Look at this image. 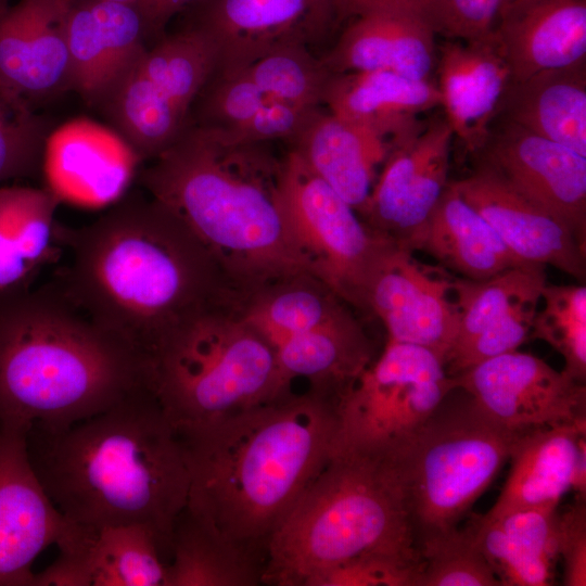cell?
Returning a JSON list of instances; mask_svg holds the SVG:
<instances>
[{
	"mask_svg": "<svg viewBox=\"0 0 586 586\" xmlns=\"http://www.w3.org/2000/svg\"><path fill=\"white\" fill-rule=\"evenodd\" d=\"M59 237L71 254L55 280L63 292L145 357L192 315L242 300L200 240L151 196L123 198L80 228L60 225Z\"/></svg>",
	"mask_w": 586,
	"mask_h": 586,
	"instance_id": "obj_1",
	"label": "cell"
},
{
	"mask_svg": "<svg viewBox=\"0 0 586 586\" xmlns=\"http://www.w3.org/2000/svg\"><path fill=\"white\" fill-rule=\"evenodd\" d=\"M177 432L190 473L186 507L267 561L273 533L337 446V398L290 392Z\"/></svg>",
	"mask_w": 586,
	"mask_h": 586,
	"instance_id": "obj_2",
	"label": "cell"
},
{
	"mask_svg": "<svg viewBox=\"0 0 586 586\" xmlns=\"http://www.w3.org/2000/svg\"><path fill=\"white\" fill-rule=\"evenodd\" d=\"M26 450L68 522L86 527L143 524L165 557L170 553L190 473L178 432L149 387L66 426L33 424Z\"/></svg>",
	"mask_w": 586,
	"mask_h": 586,
	"instance_id": "obj_3",
	"label": "cell"
},
{
	"mask_svg": "<svg viewBox=\"0 0 586 586\" xmlns=\"http://www.w3.org/2000/svg\"><path fill=\"white\" fill-rule=\"evenodd\" d=\"M282 161L269 142L189 120L139 175L150 196L191 230L243 301L271 283L310 275L279 203Z\"/></svg>",
	"mask_w": 586,
	"mask_h": 586,
	"instance_id": "obj_4",
	"label": "cell"
},
{
	"mask_svg": "<svg viewBox=\"0 0 586 586\" xmlns=\"http://www.w3.org/2000/svg\"><path fill=\"white\" fill-rule=\"evenodd\" d=\"M145 387L146 357L56 281L0 295V428L66 426Z\"/></svg>",
	"mask_w": 586,
	"mask_h": 586,
	"instance_id": "obj_5",
	"label": "cell"
},
{
	"mask_svg": "<svg viewBox=\"0 0 586 586\" xmlns=\"http://www.w3.org/2000/svg\"><path fill=\"white\" fill-rule=\"evenodd\" d=\"M369 553L421 563L392 458L337 444L273 533L263 585L308 586L322 572Z\"/></svg>",
	"mask_w": 586,
	"mask_h": 586,
	"instance_id": "obj_6",
	"label": "cell"
},
{
	"mask_svg": "<svg viewBox=\"0 0 586 586\" xmlns=\"http://www.w3.org/2000/svg\"><path fill=\"white\" fill-rule=\"evenodd\" d=\"M148 383L177 431L199 428L291 391L273 347L224 303L192 315L146 355Z\"/></svg>",
	"mask_w": 586,
	"mask_h": 586,
	"instance_id": "obj_7",
	"label": "cell"
},
{
	"mask_svg": "<svg viewBox=\"0 0 586 586\" xmlns=\"http://www.w3.org/2000/svg\"><path fill=\"white\" fill-rule=\"evenodd\" d=\"M460 390V388H459ZM444 398L422 426L387 454L397 470L419 540L456 527L509 460L514 434L462 390Z\"/></svg>",
	"mask_w": 586,
	"mask_h": 586,
	"instance_id": "obj_8",
	"label": "cell"
},
{
	"mask_svg": "<svg viewBox=\"0 0 586 586\" xmlns=\"http://www.w3.org/2000/svg\"><path fill=\"white\" fill-rule=\"evenodd\" d=\"M279 203L309 273L345 304L369 313L370 282L397 244L372 230L291 149L283 155Z\"/></svg>",
	"mask_w": 586,
	"mask_h": 586,
	"instance_id": "obj_9",
	"label": "cell"
},
{
	"mask_svg": "<svg viewBox=\"0 0 586 586\" xmlns=\"http://www.w3.org/2000/svg\"><path fill=\"white\" fill-rule=\"evenodd\" d=\"M454 388L435 353L387 340L382 353L337 398V444L391 454Z\"/></svg>",
	"mask_w": 586,
	"mask_h": 586,
	"instance_id": "obj_10",
	"label": "cell"
},
{
	"mask_svg": "<svg viewBox=\"0 0 586 586\" xmlns=\"http://www.w3.org/2000/svg\"><path fill=\"white\" fill-rule=\"evenodd\" d=\"M186 27L216 53L213 74L240 71L291 44L309 47L339 28L332 0H198Z\"/></svg>",
	"mask_w": 586,
	"mask_h": 586,
	"instance_id": "obj_11",
	"label": "cell"
},
{
	"mask_svg": "<svg viewBox=\"0 0 586 586\" xmlns=\"http://www.w3.org/2000/svg\"><path fill=\"white\" fill-rule=\"evenodd\" d=\"M451 378L455 388L514 434L586 420L585 383L531 353H505Z\"/></svg>",
	"mask_w": 586,
	"mask_h": 586,
	"instance_id": "obj_12",
	"label": "cell"
},
{
	"mask_svg": "<svg viewBox=\"0 0 586 586\" xmlns=\"http://www.w3.org/2000/svg\"><path fill=\"white\" fill-rule=\"evenodd\" d=\"M547 283L546 267L526 264L484 280L453 277L459 323L444 359L450 377L518 349L530 339Z\"/></svg>",
	"mask_w": 586,
	"mask_h": 586,
	"instance_id": "obj_13",
	"label": "cell"
},
{
	"mask_svg": "<svg viewBox=\"0 0 586 586\" xmlns=\"http://www.w3.org/2000/svg\"><path fill=\"white\" fill-rule=\"evenodd\" d=\"M454 132L445 117L391 144L360 214L375 232L406 249L448 182Z\"/></svg>",
	"mask_w": 586,
	"mask_h": 586,
	"instance_id": "obj_14",
	"label": "cell"
},
{
	"mask_svg": "<svg viewBox=\"0 0 586 586\" xmlns=\"http://www.w3.org/2000/svg\"><path fill=\"white\" fill-rule=\"evenodd\" d=\"M474 153L518 193L560 219L586 244V156L502 118Z\"/></svg>",
	"mask_w": 586,
	"mask_h": 586,
	"instance_id": "obj_15",
	"label": "cell"
},
{
	"mask_svg": "<svg viewBox=\"0 0 586 586\" xmlns=\"http://www.w3.org/2000/svg\"><path fill=\"white\" fill-rule=\"evenodd\" d=\"M453 277L394 246L381 260L368 290V311L384 324L387 340L418 345L444 359L458 330Z\"/></svg>",
	"mask_w": 586,
	"mask_h": 586,
	"instance_id": "obj_16",
	"label": "cell"
},
{
	"mask_svg": "<svg viewBox=\"0 0 586 586\" xmlns=\"http://www.w3.org/2000/svg\"><path fill=\"white\" fill-rule=\"evenodd\" d=\"M71 525L28 460L26 433L0 428V586H34L35 559Z\"/></svg>",
	"mask_w": 586,
	"mask_h": 586,
	"instance_id": "obj_17",
	"label": "cell"
},
{
	"mask_svg": "<svg viewBox=\"0 0 586 586\" xmlns=\"http://www.w3.org/2000/svg\"><path fill=\"white\" fill-rule=\"evenodd\" d=\"M69 0H18L0 10V85L31 107L71 90Z\"/></svg>",
	"mask_w": 586,
	"mask_h": 586,
	"instance_id": "obj_18",
	"label": "cell"
},
{
	"mask_svg": "<svg viewBox=\"0 0 586 586\" xmlns=\"http://www.w3.org/2000/svg\"><path fill=\"white\" fill-rule=\"evenodd\" d=\"M451 182L518 258L552 266L585 282V245L560 219L518 193L481 163L475 162L468 177Z\"/></svg>",
	"mask_w": 586,
	"mask_h": 586,
	"instance_id": "obj_19",
	"label": "cell"
},
{
	"mask_svg": "<svg viewBox=\"0 0 586 586\" xmlns=\"http://www.w3.org/2000/svg\"><path fill=\"white\" fill-rule=\"evenodd\" d=\"M140 163L112 128L77 118L48 135L42 173L61 202L101 207L122 199Z\"/></svg>",
	"mask_w": 586,
	"mask_h": 586,
	"instance_id": "obj_20",
	"label": "cell"
},
{
	"mask_svg": "<svg viewBox=\"0 0 586 586\" xmlns=\"http://www.w3.org/2000/svg\"><path fill=\"white\" fill-rule=\"evenodd\" d=\"M65 35L71 90L94 107L140 59L151 37L138 7L104 0H73Z\"/></svg>",
	"mask_w": 586,
	"mask_h": 586,
	"instance_id": "obj_21",
	"label": "cell"
},
{
	"mask_svg": "<svg viewBox=\"0 0 586 586\" xmlns=\"http://www.w3.org/2000/svg\"><path fill=\"white\" fill-rule=\"evenodd\" d=\"M435 72L445 119L469 153L485 143L512 81L495 33L476 40L445 41Z\"/></svg>",
	"mask_w": 586,
	"mask_h": 586,
	"instance_id": "obj_22",
	"label": "cell"
},
{
	"mask_svg": "<svg viewBox=\"0 0 586 586\" xmlns=\"http://www.w3.org/2000/svg\"><path fill=\"white\" fill-rule=\"evenodd\" d=\"M343 26L335 43L320 58L331 75L391 71L416 80H431L437 60L436 34L424 15L377 10Z\"/></svg>",
	"mask_w": 586,
	"mask_h": 586,
	"instance_id": "obj_23",
	"label": "cell"
},
{
	"mask_svg": "<svg viewBox=\"0 0 586 586\" xmlns=\"http://www.w3.org/2000/svg\"><path fill=\"white\" fill-rule=\"evenodd\" d=\"M494 33L511 82L551 68L586 63V0H514Z\"/></svg>",
	"mask_w": 586,
	"mask_h": 586,
	"instance_id": "obj_24",
	"label": "cell"
},
{
	"mask_svg": "<svg viewBox=\"0 0 586 586\" xmlns=\"http://www.w3.org/2000/svg\"><path fill=\"white\" fill-rule=\"evenodd\" d=\"M441 105L432 80H416L391 71L331 75L322 106L333 115L370 131L388 145L418 132L419 116Z\"/></svg>",
	"mask_w": 586,
	"mask_h": 586,
	"instance_id": "obj_25",
	"label": "cell"
},
{
	"mask_svg": "<svg viewBox=\"0 0 586 586\" xmlns=\"http://www.w3.org/2000/svg\"><path fill=\"white\" fill-rule=\"evenodd\" d=\"M290 144V149L360 216L377 170L388 152V143L319 106Z\"/></svg>",
	"mask_w": 586,
	"mask_h": 586,
	"instance_id": "obj_26",
	"label": "cell"
},
{
	"mask_svg": "<svg viewBox=\"0 0 586 586\" xmlns=\"http://www.w3.org/2000/svg\"><path fill=\"white\" fill-rule=\"evenodd\" d=\"M586 445V420L535 429L517 436L505 485L486 512L553 507L572 489L575 464Z\"/></svg>",
	"mask_w": 586,
	"mask_h": 586,
	"instance_id": "obj_27",
	"label": "cell"
},
{
	"mask_svg": "<svg viewBox=\"0 0 586 586\" xmlns=\"http://www.w3.org/2000/svg\"><path fill=\"white\" fill-rule=\"evenodd\" d=\"M407 250L422 251L434 257L447 271L470 280H484L507 269L530 264L508 249L451 181Z\"/></svg>",
	"mask_w": 586,
	"mask_h": 586,
	"instance_id": "obj_28",
	"label": "cell"
},
{
	"mask_svg": "<svg viewBox=\"0 0 586 586\" xmlns=\"http://www.w3.org/2000/svg\"><path fill=\"white\" fill-rule=\"evenodd\" d=\"M60 204L46 187H0V295L31 289L40 271L58 259Z\"/></svg>",
	"mask_w": 586,
	"mask_h": 586,
	"instance_id": "obj_29",
	"label": "cell"
},
{
	"mask_svg": "<svg viewBox=\"0 0 586 586\" xmlns=\"http://www.w3.org/2000/svg\"><path fill=\"white\" fill-rule=\"evenodd\" d=\"M497 118L586 156V63L511 82Z\"/></svg>",
	"mask_w": 586,
	"mask_h": 586,
	"instance_id": "obj_30",
	"label": "cell"
},
{
	"mask_svg": "<svg viewBox=\"0 0 586 586\" xmlns=\"http://www.w3.org/2000/svg\"><path fill=\"white\" fill-rule=\"evenodd\" d=\"M286 384L305 378L310 390L339 398L374 359L371 340L351 311L275 347Z\"/></svg>",
	"mask_w": 586,
	"mask_h": 586,
	"instance_id": "obj_31",
	"label": "cell"
},
{
	"mask_svg": "<svg viewBox=\"0 0 586 586\" xmlns=\"http://www.w3.org/2000/svg\"><path fill=\"white\" fill-rule=\"evenodd\" d=\"M165 586L263 585L266 557L221 536L187 507L176 518Z\"/></svg>",
	"mask_w": 586,
	"mask_h": 586,
	"instance_id": "obj_32",
	"label": "cell"
},
{
	"mask_svg": "<svg viewBox=\"0 0 586 586\" xmlns=\"http://www.w3.org/2000/svg\"><path fill=\"white\" fill-rule=\"evenodd\" d=\"M82 558L91 586H165L168 562L143 524L86 527L72 523L60 540ZM59 542V543H60Z\"/></svg>",
	"mask_w": 586,
	"mask_h": 586,
	"instance_id": "obj_33",
	"label": "cell"
},
{
	"mask_svg": "<svg viewBox=\"0 0 586 586\" xmlns=\"http://www.w3.org/2000/svg\"><path fill=\"white\" fill-rule=\"evenodd\" d=\"M137 62L115 82L98 109L143 162L154 160L171 145L190 116L137 68Z\"/></svg>",
	"mask_w": 586,
	"mask_h": 586,
	"instance_id": "obj_34",
	"label": "cell"
},
{
	"mask_svg": "<svg viewBox=\"0 0 586 586\" xmlns=\"http://www.w3.org/2000/svg\"><path fill=\"white\" fill-rule=\"evenodd\" d=\"M346 305L317 278L304 273L254 292L239 309L245 321L275 347L342 317L349 311Z\"/></svg>",
	"mask_w": 586,
	"mask_h": 586,
	"instance_id": "obj_35",
	"label": "cell"
},
{
	"mask_svg": "<svg viewBox=\"0 0 586 586\" xmlns=\"http://www.w3.org/2000/svg\"><path fill=\"white\" fill-rule=\"evenodd\" d=\"M215 66L216 53L211 42L186 26L161 37L137 62V68L189 116Z\"/></svg>",
	"mask_w": 586,
	"mask_h": 586,
	"instance_id": "obj_36",
	"label": "cell"
},
{
	"mask_svg": "<svg viewBox=\"0 0 586 586\" xmlns=\"http://www.w3.org/2000/svg\"><path fill=\"white\" fill-rule=\"evenodd\" d=\"M530 333L557 351L563 370L574 380L586 382V286L548 284L543 289Z\"/></svg>",
	"mask_w": 586,
	"mask_h": 586,
	"instance_id": "obj_37",
	"label": "cell"
},
{
	"mask_svg": "<svg viewBox=\"0 0 586 586\" xmlns=\"http://www.w3.org/2000/svg\"><path fill=\"white\" fill-rule=\"evenodd\" d=\"M270 98L306 106L322 105L331 74L307 46L281 47L243 68Z\"/></svg>",
	"mask_w": 586,
	"mask_h": 586,
	"instance_id": "obj_38",
	"label": "cell"
},
{
	"mask_svg": "<svg viewBox=\"0 0 586 586\" xmlns=\"http://www.w3.org/2000/svg\"><path fill=\"white\" fill-rule=\"evenodd\" d=\"M419 549L418 586H500L466 526L424 536Z\"/></svg>",
	"mask_w": 586,
	"mask_h": 586,
	"instance_id": "obj_39",
	"label": "cell"
},
{
	"mask_svg": "<svg viewBox=\"0 0 586 586\" xmlns=\"http://www.w3.org/2000/svg\"><path fill=\"white\" fill-rule=\"evenodd\" d=\"M466 528L500 585L553 584L555 564L531 553L518 544L495 518L486 513L472 514Z\"/></svg>",
	"mask_w": 586,
	"mask_h": 586,
	"instance_id": "obj_40",
	"label": "cell"
},
{
	"mask_svg": "<svg viewBox=\"0 0 586 586\" xmlns=\"http://www.w3.org/2000/svg\"><path fill=\"white\" fill-rule=\"evenodd\" d=\"M47 125L0 85V184L42 170Z\"/></svg>",
	"mask_w": 586,
	"mask_h": 586,
	"instance_id": "obj_41",
	"label": "cell"
},
{
	"mask_svg": "<svg viewBox=\"0 0 586 586\" xmlns=\"http://www.w3.org/2000/svg\"><path fill=\"white\" fill-rule=\"evenodd\" d=\"M420 569L397 556L369 553L322 572L308 586H418Z\"/></svg>",
	"mask_w": 586,
	"mask_h": 586,
	"instance_id": "obj_42",
	"label": "cell"
},
{
	"mask_svg": "<svg viewBox=\"0 0 586 586\" xmlns=\"http://www.w3.org/2000/svg\"><path fill=\"white\" fill-rule=\"evenodd\" d=\"M504 1L433 0L430 23L445 39H482L493 34Z\"/></svg>",
	"mask_w": 586,
	"mask_h": 586,
	"instance_id": "obj_43",
	"label": "cell"
},
{
	"mask_svg": "<svg viewBox=\"0 0 586 586\" xmlns=\"http://www.w3.org/2000/svg\"><path fill=\"white\" fill-rule=\"evenodd\" d=\"M318 107L270 99L262 104L251 117L227 132L245 141L286 140L290 142Z\"/></svg>",
	"mask_w": 586,
	"mask_h": 586,
	"instance_id": "obj_44",
	"label": "cell"
},
{
	"mask_svg": "<svg viewBox=\"0 0 586 586\" xmlns=\"http://www.w3.org/2000/svg\"><path fill=\"white\" fill-rule=\"evenodd\" d=\"M586 497L557 514V553L563 564L565 586L586 585Z\"/></svg>",
	"mask_w": 586,
	"mask_h": 586,
	"instance_id": "obj_45",
	"label": "cell"
},
{
	"mask_svg": "<svg viewBox=\"0 0 586 586\" xmlns=\"http://www.w3.org/2000/svg\"><path fill=\"white\" fill-rule=\"evenodd\" d=\"M56 546L59 557L43 571L35 573L34 586H91L80 555L66 543Z\"/></svg>",
	"mask_w": 586,
	"mask_h": 586,
	"instance_id": "obj_46",
	"label": "cell"
},
{
	"mask_svg": "<svg viewBox=\"0 0 586 586\" xmlns=\"http://www.w3.org/2000/svg\"><path fill=\"white\" fill-rule=\"evenodd\" d=\"M339 26L358 15L377 10H407L430 21L433 0H332Z\"/></svg>",
	"mask_w": 586,
	"mask_h": 586,
	"instance_id": "obj_47",
	"label": "cell"
},
{
	"mask_svg": "<svg viewBox=\"0 0 586 586\" xmlns=\"http://www.w3.org/2000/svg\"><path fill=\"white\" fill-rule=\"evenodd\" d=\"M198 0H149L143 9L151 36L160 35L168 22Z\"/></svg>",
	"mask_w": 586,
	"mask_h": 586,
	"instance_id": "obj_48",
	"label": "cell"
},
{
	"mask_svg": "<svg viewBox=\"0 0 586 586\" xmlns=\"http://www.w3.org/2000/svg\"><path fill=\"white\" fill-rule=\"evenodd\" d=\"M69 1H73V0H69ZM104 1H112V2H118V3L140 7L145 0H104Z\"/></svg>",
	"mask_w": 586,
	"mask_h": 586,
	"instance_id": "obj_49",
	"label": "cell"
},
{
	"mask_svg": "<svg viewBox=\"0 0 586 586\" xmlns=\"http://www.w3.org/2000/svg\"><path fill=\"white\" fill-rule=\"evenodd\" d=\"M10 4V0H0V10Z\"/></svg>",
	"mask_w": 586,
	"mask_h": 586,
	"instance_id": "obj_50",
	"label": "cell"
},
{
	"mask_svg": "<svg viewBox=\"0 0 586 586\" xmlns=\"http://www.w3.org/2000/svg\"><path fill=\"white\" fill-rule=\"evenodd\" d=\"M511 1H514V0H505V1H504V5L507 4V3H509V2H511ZM504 5H502V7H504Z\"/></svg>",
	"mask_w": 586,
	"mask_h": 586,
	"instance_id": "obj_51",
	"label": "cell"
}]
</instances>
